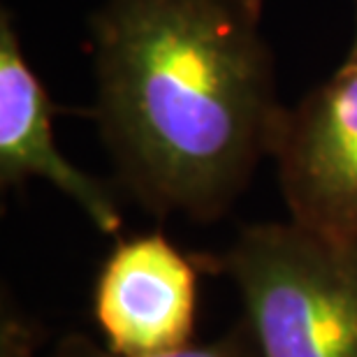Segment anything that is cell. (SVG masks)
<instances>
[{"instance_id":"cell-1","label":"cell","mask_w":357,"mask_h":357,"mask_svg":"<svg viewBox=\"0 0 357 357\" xmlns=\"http://www.w3.org/2000/svg\"><path fill=\"white\" fill-rule=\"evenodd\" d=\"M265 0H105L91 19L100 135L155 218H223L271 155L285 107Z\"/></svg>"},{"instance_id":"cell-2","label":"cell","mask_w":357,"mask_h":357,"mask_svg":"<svg viewBox=\"0 0 357 357\" xmlns=\"http://www.w3.org/2000/svg\"><path fill=\"white\" fill-rule=\"evenodd\" d=\"M195 260L234 283L260 357H357V241L288 218Z\"/></svg>"},{"instance_id":"cell-3","label":"cell","mask_w":357,"mask_h":357,"mask_svg":"<svg viewBox=\"0 0 357 357\" xmlns=\"http://www.w3.org/2000/svg\"><path fill=\"white\" fill-rule=\"evenodd\" d=\"M271 160L288 218L357 241V61L285 107Z\"/></svg>"},{"instance_id":"cell-4","label":"cell","mask_w":357,"mask_h":357,"mask_svg":"<svg viewBox=\"0 0 357 357\" xmlns=\"http://www.w3.org/2000/svg\"><path fill=\"white\" fill-rule=\"evenodd\" d=\"M197 269V260L158 230L116 241L93 290V313L105 344L126 355L192 344Z\"/></svg>"},{"instance_id":"cell-5","label":"cell","mask_w":357,"mask_h":357,"mask_svg":"<svg viewBox=\"0 0 357 357\" xmlns=\"http://www.w3.org/2000/svg\"><path fill=\"white\" fill-rule=\"evenodd\" d=\"M59 107L21 49L10 12L0 17V185L17 188L26 178H45L86 213L98 232L116 234L123 213L112 188L73 165L54 139Z\"/></svg>"},{"instance_id":"cell-6","label":"cell","mask_w":357,"mask_h":357,"mask_svg":"<svg viewBox=\"0 0 357 357\" xmlns=\"http://www.w3.org/2000/svg\"><path fill=\"white\" fill-rule=\"evenodd\" d=\"M47 357H260V353L246 320L241 318L232 330H227L213 341H206V344H195L192 341L188 346L151 355H126L112 351L105 341H96L86 337V334L73 332L56 341V346Z\"/></svg>"},{"instance_id":"cell-7","label":"cell","mask_w":357,"mask_h":357,"mask_svg":"<svg viewBox=\"0 0 357 357\" xmlns=\"http://www.w3.org/2000/svg\"><path fill=\"white\" fill-rule=\"evenodd\" d=\"M355 5H357V0H355ZM346 59H355V61H357V10H355V38H353L351 52H348Z\"/></svg>"}]
</instances>
